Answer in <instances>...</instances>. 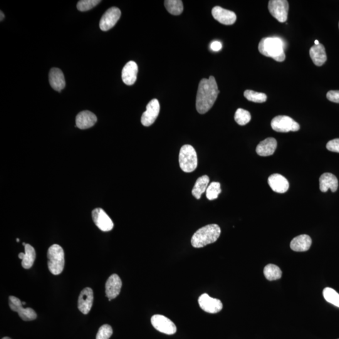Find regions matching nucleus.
Returning a JSON list of instances; mask_svg holds the SVG:
<instances>
[{"instance_id": "1", "label": "nucleus", "mask_w": 339, "mask_h": 339, "mask_svg": "<svg viewBox=\"0 0 339 339\" xmlns=\"http://www.w3.org/2000/svg\"><path fill=\"white\" fill-rule=\"evenodd\" d=\"M220 93L216 79L213 76L200 81L196 98V109L198 113L205 114L213 106Z\"/></svg>"}, {"instance_id": "2", "label": "nucleus", "mask_w": 339, "mask_h": 339, "mask_svg": "<svg viewBox=\"0 0 339 339\" xmlns=\"http://www.w3.org/2000/svg\"><path fill=\"white\" fill-rule=\"evenodd\" d=\"M258 49L259 53L268 58L274 59L277 62L285 60L283 42L278 37H264L259 42Z\"/></svg>"}, {"instance_id": "3", "label": "nucleus", "mask_w": 339, "mask_h": 339, "mask_svg": "<svg viewBox=\"0 0 339 339\" xmlns=\"http://www.w3.org/2000/svg\"><path fill=\"white\" fill-rule=\"evenodd\" d=\"M221 228L217 224L207 225L197 230L191 239L192 246L200 248L208 244L214 243L221 235Z\"/></svg>"}, {"instance_id": "4", "label": "nucleus", "mask_w": 339, "mask_h": 339, "mask_svg": "<svg viewBox=\"0 0 339 339\" xmlns=\"http://www.w3.org/2000/svg\"><path fill=\"white\" fill-rule=\"evenodd\" d=\"M48 268L54 275H59L64 270L65 259L63 247L58 244H53L48 251Z\"/></svg>"}, {"instance_id": "5", "label": "nucleus", "mask_w": 339, "mask_h": 339, "mask_svg": "<svg viewBox=\"0 0 339 339\" xmlns=\"http://www.w3.org/2000/svg\"><path fill=\"white\" fill-rule=\"evenodd\" d=\"M179 160L182 171L186 173L194 172L198 164L196 151L191 145L183 146L180 151Z\"/></svg>"}, {"instance_id": "6", "label": "nucleus", "mask_w": 339, "mask_h": 339, "mask_svg": "<svg viewBox=\"0 0 339 339\" xmlns=\"http://www.w3.org/2000/svg\"><path fill=\"white\" fill-rule=\"evenodd\" d=\"M271 126L274 131L279 133L297 132L300 126L298 123L288 116H278L271 121Z\"/></svg>"}, {"instance_id": "7", "label": "nucleus", "mask_w": 339, "mask_h": 339, "mask_svg": "<svg viewBox=\"0 0 339 339\" xmlns=\"http://www.w3.org/2000/svg\"><path fill=\"white\" fill-rule=\"evenodd\" d=\"M268 10L271 16L280 23L286 22L288 19L289 4L286 0H270Z\"/></svg>"}, {"instance_id": "8", "label": "nucleus", "mask_w": 339, "mask_h": 339, "mask_svg": "<svg viewBox=\"0 0 339 339\" xmlns=\"http://www.w3.org/2000/svg\"><path fill=\"white\" fill-rule=\"evenodd\" d=\"M9 305L12 310L19 313L20 317L24 321H32L37 317V315L33 309L25 308L23 304L19 298L14 296H9Z\"/></svg>"}, {"instance_id": "9", "label": "nucleus", "mask_w": 339, "mask_h": 339, "mask_svg": "<svg viewBox=\"0 0 339 339\" xmlns=\"http://www.w3.org/2000/svg\"><path fill=\"white\" fill-rule=\"evenodd\" d=\"M153 327L160 332L167 334V335H173L176 333L177 327L174 322L169 318L162 315H155L151 318Z\"/></svg>"}, {"instance_id": "10", "label": "nucleus", "mask_w": 339, "mask_h": 339, "mask_svg": "<svg viewBox=\"0 0 339 339\" xmlns=\"http://www.w3.org/2000/svg\"><path fill=\"white\" fill-rule=\"evenodd\" d=\"M92 217L96 226L101 231L108 232L113 229L114 223L112 220L101 208H96L94 209L92 212Z\"/></svg>"}, {"instance_id": "11", "label": "nucleus", "mask_w": 339, "mask_h": 339, "mask_svg": "<svg viewBox=\"0 0 339 339\" xmlns=\"http://www.w3.org/2000/svg\"><path fill=\"white\" fill-rule=\"evenodd\" d=\"M121 11L117 7H111L106 11L100 22L101 31H108L112 29L121 17Z\"/></svg>"}, {"instance_id": "12", "label": "nucleus", "mask_w": 339, "mask_h": 339, "mask_svg": "<svg viewBox=\"0 0 339 339\" xmlns=\"http://www.w3.org/2000/svg\"><path fill=\"white\" fill-rule=\"evenodd\" d=\"M160 106L159 101L157 99H153L148 103L147 106V110L143 113L141 122L143 126H150L154 123L159 115Z\"/></svg>"}, {"instance_id": "13", "label": "nucleus", "mask_w": 339, "mask_h": 339, "mask_svg": "<svg viewBox=\"0 0 339 339\" xmlns=\"http://www.w3.org/2000/svg\"><path fill=\"white\" fill-rule=\"evenodd\" d=\"M199 306L203 310L209 313H217L223 308L221 301L219 299L210 297L207 293L202 294L198 300Z\"/></svg>"}, {"instance_id": "14", "label": "nucleus", "mask_w": 339, "mask_h": 339, "mask_svg": "<svg viewBox=\"0 0 339 339\" xmlns=\"http://www.w3.org/2000/svg\"><path fill=\"white\" fill-rule=\"evenodd\" d=\"M214 19L217 22L226 26H231L236 21L237 17L234 12L222 8L221 7H215L212 11Z\"/></svg>"}, {"instance_id": "15", "label": "nucleus", "mask_w": 339, "mask_h": 339, "mask_svg": "<svg viewBox=\"0 0 339 339\" xmlns=\"http://www.w3.org/2000/svg\"><path fill=\"white\" fill-rule=\"evenodd\" d=\"M94 300L93 289L85 288L81 291L78 299V308L81 312L86 315L90 313L92 308Z\"/></svg>"}, {"instance_id": "16", "label": "nucleus", "mask_w": 339, "mask_h": 339, "mask_svg": "<svg viewBox=\"0 0 339 339\" xmlns=\"http://www.w3.org/2000/svg\"><path fill=\"white\" fill-rule=\"evenodd\" d=\"M121 287H122V281L120 277L116 274H112L106 283V296L111 300L117 297L120 293Z\"/></svg>"}, {"instance_id": "17", "label": "nucleus", "mask_w": 339, "mask_h": 339, "mask_svg": "<svg viewBox=\"0 0 339 339\" xmlns=\"http://www.w3.org/2000/svg\"><path fill=\"white\" fill-rule=\"evenodd\" d=\"M96 116L90 111H83L76 116V127L81 130H86L93 127L97 122Z\"/></svg>"}, {"instance_id": "18", "label": "nucleus", "mask_w": 339, "mask_h": 339, "mask_svg": "<svg viewBox=\"0 0 339 339\" xmlns=\"http://www.w3.org/2000/svg\"><path fill=\"white\" fill-rule=\"evenodd\" d=\"M268 184L274 192L283 194L288 191L289 182L285 177L278 174L271 175L268 178Z\"/></svg>"}, {"instance_id": "19", "label": "nucleus", "mask_w": 339, "mask_h": 339, "mask_svg": "<svg viewBox=\"0 0 339 339\" xmlns=\"http://www.w3.org/2000/svg\"><path fill=\"white\" fill-rule=\"evenodd\" d=\"M138 68L137 63L130 61L124 67L122 71V80L128 86H132L137 79Z\"/></svg>"}, {"instance_id": "20", "label": "nucleus", "mask_w": 339, "mask_h": 339, "mask_svg": "<svg viewBox=\"0 0 339 339\" xmlns=\"http://www.w3.org/2000/svg\"><path fill=\"white\" fill-rule=\"evenodd\" d=\"M49 83L54 90L61 92L66 86V81L63 72L58 68H52L49 72Z\"/></svg>"}, {"instance_id": "21", "label": "nucleus", "mask_w": 339, "mask_h": 339, "mask_svg": "<svg viewBox=\"0 0 339 339\" xmlns=\"http://www.w3.org/2000/svg\"><path fill=\"white\" fill-rule=\"evenodd\" d=\"M319 181L321 192H326L330 189L331 192H335L338 189V180L335 175L330 173H325L321 175Z\"/></svg>"}, {"instance_id": "22", "label": "nucleus", "mask_w": 339, "mask_h": 339, "mask_svg": "<svg viewBox=\"0 0 339 339\" xmlns=\"http://www.w3.org/2000/svg\"><path fill=\"white\" fill-rule=\"evenodd\" d=\"M277 142L274 138H268L262 141L256 147V153L261 157H268L273 154L276 149Z\"/></svg>"}, {"instance_id": "23", "label": "nucleus", "mask_w": 339, "mask_h": 339, "mask_svg": "<svg viewBox=\"0 0 339 339\" xmlns=\"http://www.w3.org/2000/svg\"><path fill=\"white\" fill-rule=\"evenodd\" d=\"M311 243V237L308 235L302 234L294 237L290 243L292 250L296 252H304L310 248Z\"/></svg>"}, {"instance_id": "24", "label": "nucleus", "mask_w": 339, "mask_h": 339, "mask_svg": "<svg viewBox=\"0 0 339 339\" xmlns=\"http://www.w3.org/2000/svg\"><path fill=\"white\" fill-rule=\"evenodd\" d=\"M19 258L22 260V265L24 268H31L36 258V252L34 247L31 244H26L25 246V253L21 252L19 254Z\"/></svg>"}, {"instance_id": "25", "label": "nucleus", "mask_w": 339, "mask_h": 339, "mask_svg": "<svg viewBox=\"0 0 339 339\" xmlns=\"http://www.w3.org/2000/svg\"><path fill=\"white\" fill-rule=\"evenodd\" d=\"M310 56L313 63L316 66H321L326 61L325 49L322 44L314 45L310 49Z\"/></svg>"}, {"instance_id": "26", "label": "nucleus", "mask_w": 339, "mask_h": 339, "mask_svg": "<svg viewBox=\"0 0 339 339\" xmlns=\"http://www.w3.org/2000/svg\"><path fill=\"white\" fill-rule=\"evenodd\" d=\"M209 177L207 175H203L197 180L193 188L192 194L197 199H200L201 195L206 192L209 185Z\"/></svg>"}, {"instance_id": "27", "label": "nucleus", "mask_w": 339, "mask_h": 339, "mask_svg": "<svg viewBox=\"0 0 339 339\" xmlns=\"http://www.w3.org/2000/svg\"><path fill=\"white\" fill-rule=\"evenodd\" d=\"M263 272L264 276L269 281L277 280V279L281 278L282 271L281 269L275 264H268L264 267Z\"/></svg>"}, {"instance_id": "28", "label": "nucleus", "mask_w": 339, "mask_h": 339, "mask_svg": "<svg viewBox=\"0 0 339 339\" xmlns=\"http://www.w3.org/2000/svg\"><path fill=\"white\" fill-rule=\"evenodd\" d=\"M164 4L167 11L174 16H179L184 11V6L181 0H166Z\"/></svg>"}, {"instance_id": "29", "label": "nucleus", "mask_w": 339, "mask_h": 339, "mask_svg": "<svg viewBox=\"0 0 339 339\" xmlns=\"http://www.w3.org/2000/svg\"><path fill=\"white\" fill-rule=\"evenodd\" d=\"M244 97L251 102L263 103L266 102L267 96L263 93H258L252 90H246L244 93Z\"/></svg>"}, {"instance_id": "30", "label": "nucleus", "mask_w": 339, "mask_h": 339, "mask_svg": "<svg viewBox=\"0 0 339 339\" xmlns=\"http://www.w3.org/2000/svg\"><path fill=\"white\" fill-rule=\"evenodd\" d=\"M234 120L239 125H246L251 120V114L248 111L243 110V109H237L235 113Z\"/></svg>"}, {"instance_id": "31", "label": "nucleus", "mask_w": 339, "mask_h": 339, "mask_svg": "<svg viewBox=\"0 0 339 339\" xmlns=\"http://www.w3.org/2000/svg\"><path fill=\"white\" fill-rule=\"evenodd\" d=\"M323 295L327 302L339 307V294L335 289L327 287L323 289Z\"/></svg>"}, {"instance_id": "32", "label": "nucleus", "mask_w": 339, "mask_h": 339, "mask_svg": "<svg viewBox=\"0 0 339 339\" xmlns=\"http://www.w3.org/2000/svg\"><path fill=\"white\" fill-rule=\"evenodd\" d=\"M221 193V184L219 182H212L208 186L206 190V197L210 200L217 199Z\"/></svg>"}, {"instance_id": "33", "label": "nucleus", "mask_w": 339, "mask_h": 339, "mask_svg": "<svg viewBox=\"0 0 339 339\" xmlns=\"http://www.w3.org/2000/svg\"><path fill=\"white\" fill-rule=\"evenodd\" d=\"M100 0H81L77 4V9L80 12H86L95 8L101 3Z\"/></svg>"}, {"instance_id": "34", "label": "nucleus", "mask_w": 339, "mask_h": 339, "mask_svg": "<svg viewBox=\"0 0 339 339\" xmlns=\"http://www.w3.org/2000/svg\"><path fill=\"white\" fill-rule=\"evenodd\" d=\"M113 330L112 327L108 324L101 326L96 335V339H110L112 335Z\"/></svg>"}, {"instance_id": "35", "label": "nucleus", "mask_w": 339, "mask_h": 339, "mask_svg": "<svg viewBox=\"0 0 339 339\" xmlns=\"http://www.w3.org/2000/svg\"><path fill=\"white\" fill-rule=\"evenodd\" d=\"M326 148L330 152L339 153V138L329 141Z\"/></svg>"}, {"instance_id": "36", "label": "nucleus", "mask_w": 339, "mask_h": 339, "mask_svg": "<svg viewBox=\"0 0 339 339\" xmlns=\"http://www.w3.org/2000/svg\"><path fill=\"white\" fill-rule=\"evenodd\" d=\"M326 98L331 102L339 103V91H330L326 94Z\"/></svg>"}, {"instance_id": "37", "label": "nucleus", "mask_w": 339, "mask_h": 339, "mask_svg": "<svg viewBox=\"0 0 339 339\" xmlns=\"http://www.w3.org/2000/svg\"><path fill=\"white\" fill-rule=\"evenodd\" d=\"M222 47V44L221 42L218 41H214L212 42L210 46V49L214 52H218L221 51Z\"/></svg>"}, {"instance_id": "38", "label": "nucleus", "mask_w": 339, "mask_h": 339, "mask_svg": "<svg viewBox=\"0 0 339 339\" xmlns=\"http://www.w3.org/2000/svg\"><path fill=\"white\" fill-rule=\"evenodd\" d=\"M0 14H1V19H0V21H1V22H2V21H3V20L5 18V16H4V14L2 11H1V12H0Z\"/></svg>"}, {"instance_id": "39", "label": "nucleus", "mask_w": 339, "mask_h": 339, "mask_svg": "<svg viewBox=\"0 0 339 339\" xmlns=\"http://www.w3.org/2000/svg\"><path fill=\"white\" fill-rule=\"evenodd\" d=\"M319 44H319V42H318V41H315V46H318V45H319Z\"/></svg>"}, {"instance_id": "40", "label": "nucleus", "mask_w": 339, "mask_h": 339, "mask_svg": "<svg viewBox=\"0 0 339 339\" xmlns=\"http://www.w3.org/2000/svg\"><path fill=\"white\" fill-rule=\"evenodd\" d=\"M2 339H12V338H10V337H8V336H6V337H4V338H2Z\"/></svg>"}, {"instance_id": "41", "label": "nucleus", "mask_w": 339, "mask_h": 339, "mask_svg": "<svg viewBox=\"0 0 339 339\" xmlns=\"http://www.w3.org/2000/svg\"><path fill=\"white\" fill-rule=\"evenodd\" d=\"M22 304H23V305H26V302H25V301H23V302H22Z\"/></svg>"}, {"instance_id": "42", "label": "nucleus", "mask_w": 339, "mask_h": 339, "mask_svg": "<svg viewBox=\"0 0 339 339\" xmlns=\"http://www.w3.org/2000/svg\"><path fill=\"white\" fill-rule=\"evenodd\" d=\"M17 242H20V239H18V238H17Z\"/></svg>"}, {"instance_id": "43", "label": "nucleus", "mask_w": 339, "mask_h": 339, "mask_svg": "<svg viewBox=\"0 0 339 339\" xmlns=\"http://www.w3.org/2000/svg\"><path fill=\"white\" fill-rule=\"evenodd\" d=\"M338 27H339V23H338Z\"/></svg>"}]
</instances>
